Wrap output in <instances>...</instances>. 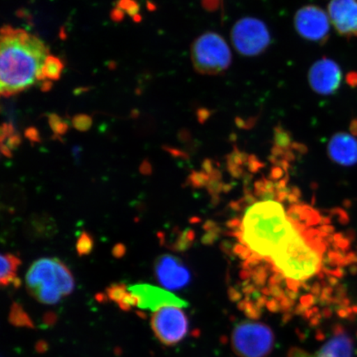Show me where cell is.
<instances>
[{"instance_id":"8fae6325","label":"cell","mask_w":357,"mask_h":357,"mask_svg":"<svg viewBox=\"0 0 357 357\" xmlns=\"http://www.w3.org/2000/svg\"><path fill=\"white\" fill-rule=\"evenodd\" d=\"M328 13L339 34L347 38H357V0H331Z\"/></svg>"},{"instance_id":"d4e9b609","label":"cell","mask_w":357,"mask_h":357,"mask_svg":"<svg viewBox=\"0 0 357 357\" xmlns=\"http://www.w3.org/2000/svg\"><path fill=\"white\" fill-rule=\"evenodd\" d=\"M26 137L29 138L30 141L32 142H39V137L38 132L35 130V129L31 128L26 134Z\"/></svg>"},{"instance_id":"cb8c5ba5","label":"cell","mask_w":357,"mask_h":357,"mask_svg":"<svg viewBox=\"0 0 357 357\" xmlns=\"http://www.w3.org/2000/svg\"><path fill=\"white\" fill-rule=\"evenodd\" d=\"M139 169L142 175L149 176L153 173V167H151V165L149 163V160H146L141 164Z\"/></svg>"},{"instance_id":"5bb4252c","label":"cell","mask_w":357,"mask_h":357,"mask_svg":"<svg viewBox=\"0 0 357 357\" xmlns=\"http://www.w3.org/2000/svg\"><path fill=\"white\" fill-rule=\"evenodd\" d=\"M21 264L20 259L13 254H2L1 256V274L0 281L3 287L13 284L16 288L20 287L21 280L17 278L16 272Z\"/></svg>"},{"instance_id":"6da1fadb","label":"cell","mask_w":357,"mask_h":357,"mask_svg":"<svg viewBox=\"0 0 357 357\" xmlns=\"http://www.w3.org/2000/svg\"><path fill=\"white\" fill-rule=\"evenodd\" d=\"M0 51V92L10 97L45 82L50 53L41 39L20 29L3 26Z\"/></svg>"},{"instance_id":"d6986e66","label":"cell","mask_w":357,"mask_h":357,"mask_svg":"<svg viewBox=\"0 0 357 357\" xmlns=\"http://www.w3.org/2000/svg\"><path fill=\"white\" fill-rule=\"evenodd\" d=\"M11 319L13 324H31L30 320L28 316L25 314L24 311L22 310V307L15 303L12 307L11 311Z\"/></svg>"},{"instance_id":"83f0119b","label":"cell","mask_w":357,"mask_h":357,"mask_svg":"<svg viewBox=\"0 0 357 357\" xmlns=\"http://www.w3.org/2000/svg\"><path fill=\"white\" fill-rule=\"evenodd\" d=\"M1 150H2V153L4 155L7 156V158H11V156H12L11 151H10V149H8V147L6 145L2 144Z\"/></svg>"},{"instance_id":"9a60e30c","label":"cell","mask_w":357,"mask_h":357,"mask_svg":"<svg viewBox=\"0 0 357 357\" xmlns=\"http://www.w3.org/2000/svg\"><path fill=\"white\" fill-rule=\"evenodd\" d=\"M54 260L61 293L62 296H68V294L73 291L75 287L73 276L63 262L58 260L56 258H54Z\"/></svg>"},{"instance_id":"9c48e42d","label":"cell","mask_w":357,"mask_h":357,"mask_svg":"<svg viewBox=\"0 0 357 357\" xmlns=\"http://www.w3.org/2000/svg\"><path fill=\"white\" fill-rule=\"evenodd\" d=\"M309 82L312 91L319 95H333L342 82L341 67L330 58H322L311 66Z\"/></svg>"},{"instance_id":"484cf974","label":"cell","mask_w":357,"mask_h":357,"mask_svg":"<svg viewBox=\"0 0 357 357\" xmlns=\"http://www.w3.org/2000/svg\"><path fill=\"white\" fill-rule=\"evenodd\" d=\"M289 357H309L303 351H292L290 352Z\"/></svg>"},{"instance_id":"8992f818","label":"cell","mask_w":357,"mask_h":357,"mask_svg":"<svg viewBox=\"0 0 357 357\" xmlns=\"http://www.w3.org/2000/svg\"><path fill=\"white\" fill-rule=\"evenodd\" d=\"M151 325L156 338L166 346L177 344L189 330V321L185 312L176 306L163 307L155 311Z\"/></svg>"},{"instance_id":"2e32d148","label":"cell","mask_w":357,"mask_h":357,"mask_svg":"<svg viewBox=\"0 0 357 357\" xmlns=\"http://www.w3.org/2000/svg\"><path fill=\"white\" fill-rule=\"evenodd\" d=\"M63 66L60 59L51 55L49 56L43 69L45 80H47V82L49 80H56L59 79L61 71L63 70Z\"/></svg>"},{"instance_id":"3957f363","label":"cell","mask_w":357,"mask_h":357,"mask_svg":"<svg viewBox=\"0 0 357 357\" xmlns=\"http://www.w3.org/2000/svg\"><path fill=\"white\" fill-rule=\"evenodd\" d=\"M231 342L239 357H266L273 349L275 337L268 326L245 321L234 328Z\"/></svg>"},{"instance_id":"ba28073f","label":"cell","mask_w":357,"mask_h":357,"mask_svg":"<svg viewBox=\"0 0 357 357\" xmlns=\"http://www.w3.org/2000/svg\"><path fill=\"white\" fill-rule=\"evenodd\" d=\"M154 273L158 282L169 290L184 289L191 281L189 268L180 258L169 254H164L156 259Z\"/></svg>"},{"instance_id":"e0dca14e","label":"cell","mask_w":357,"mask_h":357,"mask_svg":"<svg viewBox=\"0 0 357 357\" xmlns=\"http://www.w3.org/2000/svg\"><path fill=\"white\" fill-rule=\"evenodd\" d=\"M93 248V239L87 231H82L77 243V251L79 257L87 256L91 254Z\"/></svg>"},{"instance_id":"52a82bcc","label":"cell","mask_w":357,"mask_h":357,"mask_svg":"<svg viewBox=\"0 0 357 357\" xmlns=\"http://www.w3.org/2000/svg\"><path fill=\"white\" fill-rule=\"evenodd\" d=\"M294 26L298 33L309 41L324 43L329 38L328 16L318 6H309L298 10L294 16Z\"/></svg>"},{"instance_id":"4fadbf2b","label":"cell","mask_w":357,"mask_h":357,"mask_svg":"<svg viewBox=\"0 0 357 357\" xmlns=\"http://www.w3.org/2000/svg\"><path fill=\"white\" fill-rule=\"evenodd\" d=\"M354 340L342 326L334 328L332 337L324 343L314 357H352Z\"/></svg>"},{"instance_id":"603a6c76","label":"cell","mask_w":357,"mask_h":357,"mask_svg":"<svg viewBox=\"0 0 357 357\" xmlns=\"http://www.w3.org/2000/svg\"><path fill=\"white\" fill-rule=\"evenodd\" d=\"M21 138L19 135H12L8 138L7 142V147L10 149H15L20 145Z\"/></svg>"},{"instance_id":"44dd1931","label":"cell","mask_w":357,"mask_h":357,"mask_svg":"<svg viewBox=\"0 0 357 357\" xmlns=\"http://www.w3.org/2000/svg\"><path fill=\"white\" fill-rule=\"evenodd\" d=\"M50 124L53 131L56 134H59V135L64 134L67 130V125L62 123L60 119H58L56 116H52L50 120Z\"/></svg>"},{"instance_id":"7c38bea8","label":"cell","mask_w":357,"mask_h":357,"mask_svg":"<svg viewBox=\"0 0 357 357\" xmlns=\"http://www.w3.org/2000/svg\"><path fill=\"white\" fill-rule=\"evenodd\" d=\"M328 153L333 162L343 167L357 164V139L352 134H334L328 145Z\"/></svg>"},{"instance_id":"f1b7e54d","label":"cell","mask_w":357,"mask_h":357,"mask_svg":"<svg viewBox=\"0 0 357 357\" xmlns=\"http://www.w3.org/2000/svg\"><path fill=\"white\" fill-rule=\"evenodd\" d=\"M351 128L352 133H354V135H357V120H354V121L351 123Z\"/></svg>"},{"instance_id":"30bf717a","label":"cell","mask_w":357,"mask_h":357,"mask_svg":"<svg viewBox=\"0 0 357 357\" xmlns=\"http://www.w3.org/2000/svg\"><path fill=\"white\" fill-rule=\"evenodd\" d=\"M129 291L139 298L138 307L142 310L156 311L167 306L184 307L188 305L186 301L175 294L149 284L132 285L129 287Z\"/></svg>"},{"instance_id":"7a4b0ae2","label":"cell","mask_w":357,"mask_h":357,"mask_svg":"<svg viewBox=\"0 0 357 357\" xmlns=\"http://www.w3.org/2000/svg\"><path fill=\"white\" fill-rule=\"evenodd\" d=\"M191 59L199 73L214 75L225 73L229 68L231 54L229 45L220 35L206 33L192 45Z\"/></svg>"},{"instance_id":"5b68a950","label":"cell","mask_w":357,"mask_h":357,"mask_svg":"<svg viewBox=\"0 0 357 357\" xmlns=\"http://www.w3.org/2000/svg\"><path fill=\"white\" fill-rule=\"evenodd\" d=\"M231 41L240 54L255 56L266 50L271 38L264 22L255 17H244L234 26Z\"/></svg>"},{"instance_id":"4316f807","label":"cell","mask_w":357,"mask_h":357,"mask_svg":"<svg viewBox=\"0 0 357 357\" xmlns=\"http://www.w3.org/2000/svg\"><path fill=\"white\" fill-rule=\"evenodd\" d=\"M351 86H357V74H351L347 78Z\"/></svg>"},{"instance_id":"277c9868","label":"cell","mask_w":357,"mask_h":357,"mask_svg":"<svg viewBox=\"0 0 357 357\" xmlns=\"http://www.w3.org/2000/svg\"><path fill=\"white\" fill-rule=\"evenodd\" d=\"M26 289L44 305H55L62 297L54 258H42L33 262L26 275Z\"/></svg>"},{"instance_id":"ffe728a7","label":"cell","mask_w":357,"mask_h":357,"mask_svg":"<svg viewBox=\"0 0 357 357\" xmlns=\"http://www.w3.org/2000/svg\"><path fill=\"white\" fill-rule=\"evenodd\" d=\"M73 124L79 131H87L91 128L92 120L86 115H78L73 119Z\"/></svg>"},{"instance_id":"ac0fdd59","label":"cell","mask_w":357,"mask_h":357,"mask_svg":"<svg viewBox=\"0 0 357 357\" xmlns=\"http://www.w3.org/2000/svg\"><path fill=\"white\" fill-rule=\"evenodd\" d=\"M127 293V285L123 283L111 284L106 289L107 298H109L112 301L117 303L118 305L121 302L123 297L126 296Z\"/></svg>"},{"instance_id":"7402d4cb","label":"cell","mask_w":357,"mask_h":357,"mask_svg":"<svg viewBox=\"0 0 357 357\" xmlns=\"http://www.w3.org/2000/svg\"><path fill=\"white\" fill-rule=\"evenodd\" d=\"M112 253L115 258H122L126 253V247L122 243L116 244Z\"/></svg>"}]
</instances>
